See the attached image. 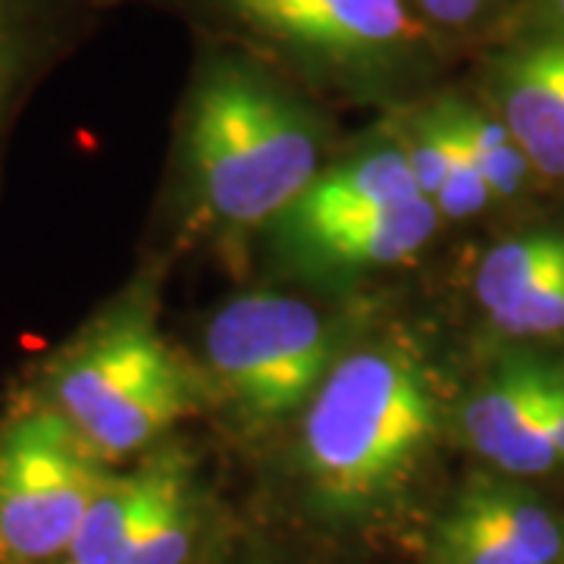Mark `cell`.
<instances>
[{
    "label": "cell",
    "mask_w": 564,
    "mask_h": 564,
    "mask_svg": "<svg viewBox=\"0 0 564 564\" xmlns=\"http://www.w3.org/2000/svg\"><path fill=\"white\" fill-rule=\"evenodd\" d=\"M326 120L311 95L229 44L195 63L182 158L202 210L223 229L276 223L317 180Z\"/></svg>",
    "instance_id": "1"
},
{
    "label": "cell",
    "mask_w": 564,
    "mask_h": 564,
    "mask_svg": "<svg viewBox=\"0 0 564 564\" xmlns=\"http://www.w3.org/2000/svg\"><path fill=\"white\" fill-rule=\"evenodd\" d=\"M217 32L307 95L411 104L433 91L443 41L411 0H185Z\"/></svg>",
    "instance_id": "2"
},
{
    "label": "cell",
    "mask_w": 564,
    "mask_h": 564,
    "mask_svg": "<svg viewBox=\"0 0 564 564\" xmlns=\"http://www.w3.org/2000/svg\"><path fill=\"white\" fill-rule=\"evenodd\" d=\"M436 433V389L411 345H361L333 361L304 408V477L323 508L370 511L414 477Z\"/></svg>",
    "instance_id": "3"
},
{
    "label": "cell",
    "mask_w": 564,
    "mask_h": 564,
    "mask_svg": "<svg viewBox=\"0 0 564 564\" xmlns=\"http://www.w3.org/2000/svg\"><path fill=\"white\" fill-rule=\"evenodd\" d=\"M22 389L61 414L107 467L154 448L202 408L198 380L163 339L144 292L98 311Z\"/></svg>",
    "instance_id": "4"
},
{
    "label": "cell",
    "mask_w": 564,
    "mask_h": 564,
    "mask_svg": "<svg viewBox=\"0 0 564 564\" xmlns=\"http://www.w3.org/2000/svg\"><path fill=\"white\" fill-rule=\"evenodd\" d=\"M110 470L20 389L0 414V564H63Z\"/></svg>",
    "instance_id": "5"
},
{
    "label": "cell",
    "mask_w": 564,
    "mask_h": 564,
    "mask_svg": "<svg viewBox=\"0 0 564 564\" xmlns=\"http://www.w3.org/2000/svg\"><path fill=\"white\" fill-rule=\"evenodd\" d=\"M333 323L304 299L248 292L207 323L204 358L248 421L273 423L307 408L333 367Z\"/></svg>",
    "instance_id": "6"
},
{
    "label": "cell",
    "mask_w": 564,
    "mask_h": 564,
    "mask_svg": "<svg viewBox=\"0 0 564 564\" xmlns=\"http://www.w3.org/2000/svg\"><path fill=\"white\" fill-rule=\"evenodd\" d=\"M464 443L508 477L564 467V367L518 358L496 367L462 404Z\"/></svg>",
    "instance_id": "7"
},
{
    "label": "cell",
    "mask_w": 564,
    "mask_h": 564,
    "mask_svg": "<svg viewBox=\"0 0 564 564\" xmlns=\"http://www.w3.org/2000/svg\"><path fill=\"white\" fill-rule=\"evenodd\" d=\"M484 101L533 173L564 180V29L527 20L496 41L484 61Z\"/></svg>",
    "instance_id": "8"
},
{
    "label": "cell",
    "mask_w": 564,
    "mask_h": 564,
    "mask_svg": "<svg viewBox=\"0 0 564 564\" xmlns=\"http://www.w3.org/2000/svg\"><path fill=\"white\" fill-rule=\"evenodd\" d=\"M414 198H421V192L402 141L399 135H380L317 173L302 198L276 220L280 239L282 245H292L333 223L389 210Z\"/></svg>",
    "instance_id": "9"
},
{
    "label": "cell",
    "mask_w": 564,
    "mask_h": 564,
    "mask_svg": "<svg viewBox=\"0 0 564 564\" xmlns=\"http://www.w3.org/2000/svg\"><path fill=\"white\" fill-rule=\"evenodd\" d=\"M440 210L430 198L364 214L351 220L333 223L321 232H311L299 242L285 245L295 258L329 270H377L411 261L430 245L440 229Z\"/></svg>",
    "instance_id": "10"
},
{
    "label": "cell",
    "mask_w": 564,
    "mask_h": 564,
    "mask_svg": "<svg viewBox=\"0 0 564 564\" xmlns=\"http://www.w3.org/2000/svg\"><path fill=\"white\" fill-rule=\"evenodd\" d=\"M139 470V508L122 564H185L195 540L192 470L180 452H151Z\"/></svg>",
    "instance_id": "11"
},
{
    "label": "cell",
    "mask_w": 564,
    "mask_h": 564,
    "mask_svg": "<svg viewBox=\"0 0 564 564\" xmlns=\"http://www.w3.org/2000/svg\"><path fill=\"white\" fill-rule=\"evenodd\" d=\"M76 0H0V144L39 76L73 39Z\"/></svg>",
    "instance_id": "12"
},
{
    "label": "cell",
    "mask_w": 564,
    "mask_h": 564,
    "mask_svg": "<svg viewBox=\"0 0 564 564\" xmlns=\"http://www.w3.org/2000/svg\"><path fill=\"white\" fill-rule=\"evenodd\" d=\"M562 267L564 232L558 229H536V232H521L514 239H505L477 267V276H474L477 304L484 307L486 317H492L505 304L521 299L524 292L549 280Z\"/></svg>",
    "instance_id": "13"
},
{
    "label": "cell",
    "mask_w": 564,
    "mask_h": 564,
    "mask_svg": "<svg viewBox=\"0 0 564 564\" xmlns=\"http://www.w3.org/2000/svg\"><path fill=\"white\" fill-rule=\"evenodd\" d=\"M448 95H452V110H455L458 129L484 173L492 198L496 202L514 198L533 173L521 144L508 132V126L486 107V101H474L458 91H448Z\"/></svg>",
    "instance_id": "14"
},
{
    "label": "cell",
    "mask_w": 564,
    "mask_h": 564,
    "mask_svg": "<svg viewBox=\"0 0 564 564\" xmlns=\"http://www.w3.org/2000/svg\"><path fill=\"white\" fill-rule=\"evenodd\" d=\"M139 470L132 474L110 470L91 508L85 511L79 533L63 564H122L135 508H139Z\"/></svg>",
    "instance_id": "15"
},
{
    "label": "cell",
    "mask_w": 564,
    "mask_h": 564,
    "mask_svg": "<svg viewBox=\"0 0 564 564\" xmlns=\"http://www.w3.org/2000/svg\"><path fill=\"white\" fill-rule=\"evenodd\" d=\"M426 98H430L436 117L443 122L445 141H448V176H445V185L440 188V195L433 198V204H436L440 217H448V220H467L474 214H484L496 198H492L484 173H480V166H477L467 141H464L462 129H458L455 110H452V95L448 91H430Z\"/></svg>",
    "instance_id": "16"
},
{
    "label": "cell",
    "mask_w": 564,
    "mask_h": 564,
    "mask_svg": "<svg viewBox=\"0 0 564 564\" xmlns=\"http://www.w3.org/2000/svg\"><path fill=\"white\" fill-rule=\"evenodd\" d=\"M426 564H530L511 543L496 536L474 511L455 499L433 530Z\"/></svg>",
    "instance_id": "17"
},
{
    "label": "cell",
    "mask_w": 564,
    "mask_h": 564,
    "mask_svg": "<svg viewBox=\"0 0 564 564\" xmlns=\"http://www.w3.org/2000/svg\"><path fill=\"white\" fill-rule=\"evenodd\" d=\"M492 329H499L502 336L511 339H549V336H562L564 333V267L555 270L549 280L533 285L521 299L505 304L502 311H496Z\"/></svg>",
    "instance_id": "18"
},
{
    "label": "cell",
    "mask_w": 564,
    "mask_h": 564,
    "mask_svg": "<svg viewBox=\"0 0 564 564\" xmlns=\"http://www.w3.org/2000/svg\"><path fill=\"white\" fill-rule=\"evenodd\" d=\"M411 7L448 51V44L492 32L502 22L505 0H411Z\"/></svg>",
    "instance_id": "19"
},
{
    "label": "cell",
    "mask_w": 564,
    "mask_h": 564,
    "mask_svg": "<svg viewBox=\"0 0 564 564\" xmlns=\"http://www.w3.org/2000/svg\"><path fill=\"white\" fill-rule=\"evenodd\" d=\"M530 20L564 29V0H530Z\"/></svg>",
    "instance_id": "20"
},
{
    "label": "cell",
    "mask_w": 564,
    "mask_h": 564,
    "mask_svg": "<svg viewBox=\"0 0 564 564\" xmlns=\"http://www.w3.org/2000/svg\"><path fill=\"white\" fill-rule=\"evenodd\" d=\"M558 564H564V552H562V558H558Z\"/></svg>",
    "instance_id": "21"
}]
</instances>
